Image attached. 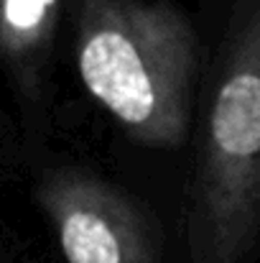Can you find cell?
<instances>
[{
  "label": "cell",
  "instance_id": "1",
  "mask_svg": "<svg viewBox=\"0 0 260 263\" xmlns=\"http://www.w3.org/2000/svg\"><path fill=\"white\" fill-rule=\"evenodd\" d=\"M74 62L87 92L141 146L173 148L191 123L196 33L169 0H77Z\"/></svg>",
  "mask_w": 260,
  "mask_h": 263
},
{
  "label": "cell",
  "instance_id": "2",
  "mask_svg": "<svg viewBox=\"0 0 260 263\" xmlns=\"http://www.w3.org/2000/svg\"><path fill=\"white\" fill-rule=\"evenodd\" d=\"M260 238V0H235L189 192L191 263H243Z\"/></svg>",
  "mask_w": 260,
  "mask_h": 263
},
{
  "label": "cell",
  "instance_id": "3",
  "mask_svg": "<svg viewBox=\"0 0 260 263\" xmlns=\"http://www.w3.org/2000/svg\"><path fill=\"white\" fill-rule=\"evenodd\" d=\"M67 263H161L158 233L123 189L87 169H51L36 184Z\"/></svg>",
  "mask_w": 260,
  "mask_h": 263
},
{
  "label": "cell",
  "instance_id": "4",
  "mask_svg": "<svg viewBox=\"0 0 260 263\" xmlns=\"http://www.w3.org/2000/svg\"><path fill=\"white\" fill-rule=\"evenodd\" d=\"M62 0H0V54L15 92L36 100L44 85Z\"/></svg>",
  "mask_w": 260,
  "mask_h": 263
}]
</instances>
